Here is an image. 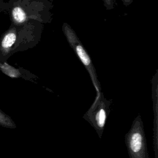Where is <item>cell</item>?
Segmentation results:
<instances>
[{
  "instance_id": "4",
  "label": "cell",
  "mask_w": 158,
  "mask_h": 158,
  "mask_svg": "<svg viewBox=\"0 0 158 158\" xmlns=\"http://www.w3.org/2000/svg\"><path fill=\"white\" fill-rule=\"evenodd\" d=\"M0 69L4 74L11 78H23L26 80H30L27 74L22 72L19 69H15L6 63L0 64Z\"/></svg>"
},
{
  "instance_id": "5",
  "label": "cell",
  "mask_w": 158,
  "mask_h": 158,
  "mask_svg": "<svg viewBox=\"0 0 158 158\" xmlns=\"http://www.w3.org/2000/svg\"><path fill=\"white\" fill-rule=\"evenodd\" d=\"M0 126L8 128H15L16 125L11 117L0 109Z\"/></svg>"
},
{
  "instance_id": "7",
  "label": "cell",
  "mask_w": 158,
  "mask_h": 158,
  "mask_svg": "<svg viewBox=\"0 0 158 158\" xmlns=\"http://www.w3.org/2000/svg\"><path fill=\"white\" fill-rule=\"evenodd\" d=\"M16 35L14 33H9L7 34L2 40L1 45L2 47L4 49L10 48L16 41Z\"/></svg>"
},
{
  "instance_id": "8",
  "label": "cell",
  "mask_w": 158,
  "mask_h": 158,
  "mask_svg": "<svg viewBox=\"0 0 158 158\" xmlns=\"http://www.w3.org/2000/svg\"><path fill=\"white\" fill-rule=\"evenodd\" d=\"M107 10H112L114 7L115 0H102Z\"/></svg>"
},
{
  "instance_id": "2",
  "label": "cell",
  "mask_w": 158,
  "mask_h": 158,
  "mask_svg": "<svg viewBox=\"0 0 158 158\" xmlns=\"http://www.w3.org/2000/svg\"><path fill=\"white\" fill-rule=\"evenodd\" d=\"M62 31L69 45L76 53L78 57L89 73L93 85L96 90V95H99L101 93V85L98 80L95 68L89 54L86 51L74 30L68 23H64L62 25Z\"/></svg>"
},
{
  "instance_id": "1",
  "label": "cell",
  "mask_w": 158,
  "mask_h": 158,
  "mask_svg": "<svg viewBox=\"0 0 158 158\" xmlns=\"http://www.w3.org/2000/svg\"><path fill=\"white\" fill-rule=\"evenodd\" d=\"M125 143L130 158H149L143 122L138 115L125 135Z\"/></svg>"
},
{
  "instance_id": "3",
  "label": "cell",
  "mask_w": 158,
  "mask_h": 158,
  "mask_svg": "<svg viewBox=\"0 0 158 158\" xmlns=\"http://www.w3.org/2000/svg\"><path fill=\"white\" fill-rule=\"evenodd\" d=\"M110 105V101L107 100L101 93L96 96L94 102L83 116V118L95 129L100 138L109 114Z\"/></svg>"
},
{
  "instance_id": "6",
  "label": "cell",
  "mask_w": 158,
  "mask_h": 158,
  "mask_svg": "<svg viewBox=\"0 0 158 158\" xmlns=\"http://www.w3.org/2000/svg\"><path fill=\"white\" fill-rule=\"evenodd\" d=\"M14 19L19 23L24 22L27 20V15L24 10L20 7H15L12 10Z\"/></svg>"
},
{
  "instance_id": "9",
  "label": "cell",
  "mask_w": 158,
  "mask_h": 158,
  "mask_svg": "<svg viewBox=\"0 0 158 158\" xmlns=\"http://www.w3.org/2000/svg\"><path fill=\"white\" fill-rule=\"evenodd\" d=\"M122 1L123 2V3L125 6H129L130 4H131L132 3L133 0H122Z\"/></svg>"
}]
</instances>
